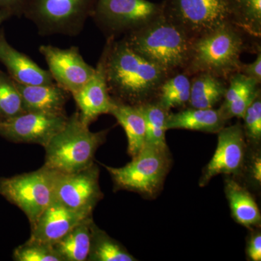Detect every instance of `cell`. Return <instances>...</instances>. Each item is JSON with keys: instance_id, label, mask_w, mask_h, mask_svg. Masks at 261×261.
Masks as SVG:
<instances>
[{"instance_id": "6da1fadb", "label": "cell", "mask_w": 261, "mask_h": 261, "mask_svg": "<svg viewBox=\"0 0 261 261\" xmlns=\"http://www.w3.org/2000/svg\"><path fill=\"white\" fill-rule=\"evenodd\" d=\"M106 75L111 97L126 104H142L158 93L168 73L134 51L124 39L110 37Z\"/></svg>"}, {"instance_id": "7a4b0ae2", "label": "cell", "mask_w": 261, "mask_h": 261, "mask_svg": "<svg viewBox=\"0 0 261 261\" xmlns=\"http://www.w3.org/2000/svg\"><path fill=\"white\" fill-rule=\"evenodd\" d=\"M134 51L167 73L186 67L192 39L166 15H160L123 38Z\"/></svg>"}, {"instance_id": "3957f363", "label": "cell", "mask_w": 261, "mask_h": 261, "mask_svg": "<svg viewBox=\"0 0 261 261\" xmlns=\"http://www.w3.org/2000/svg\"><path fill=\"white\" fill-rule=\"evenodd\" d=\"M108 133V130L91 132L76 111L44 147V166L61 173L76 172L89 167L94 163L96 152L106 142Z\"/></svg>"}, {"instance_id": "277c9868", "label": "cell", "mask_w": 261, "mask_h": 261, "mask_svg": "<svg viewBox=\"0 0 261 261\" xmlns=\"http://www.w3.org/2000/svg\"><path fill=\"white\" fill-rule=\"evenodd\" d=\"M243 49V39L238 29L233 24H226L192 40L187 71L230 78L240 72Z\"/></svg>"}, {"instance_id": "5b68a950", "label": "cell", "mask_w": 261, "mask_h": 261, "mask_svg": "<svg viewBox=\"0 0 261 261\" xmlns=\"http://www.w3.org/2000/svg\"><path fill=\"white\" fill-rule=\"evenodd\" d=\"M171 166L168 148L145 145L123 167L104 166L116 190L136 192L147 198L159 195Z\"/></svg>"}, {"instance_id": "8992f818", "label": "cell", "mask_w": 261, "mask_h": 261, "mask_svg": "<svg viewBox=\"0 0 261 261\" xmlns=\"http://www.w3.org/2000/svg\"><path fill=\"white\" fill-rule=\"evenodd\" d=\"M97 0H27L23 15L42 37H76L92 16Z\"/></svg>"}, {"instance_id": "52a82bcc", "label": "cell", "mask_w": 261, "mask_h": 261, "mask_svg": "<svg viewBox=\"0 0 261 261\" xmlns=\"http://www.w3.org/2000/svg\"><path fill=\"white\" fill-rule=\"evenodd\" d=\"M57 173L43 166L32 172L1 177L0 195L23 211L32 225L53 201Z\"/></svg>"}, {"instance_id": "ba28073f", "label": "cell", "mask_w": 261, "mask_h": 261, "mask_svg": "<svg viewBox=\"0 0 261 261\" xmlns=\"http://www.w3.org/2000/svg\"><path fill=\"white\" fill-rule=\"evenodd\" d=\"M170 20L181 27L190 39L233 24L231 0H173Z\"/></svg>"}, {"instance_id": "9c48e42d", "label": "cell", "mask_w": 261, "mask_h": 261, "mask_svg": "<svg viewBox=\"0 0 261 261\" xmlns=\"http://www.w3.org/2000/svg\"><path fill=\"white\" fill-rule=\"evenodd\" d=\"M160 15L159 7L147 0H97L91 17L113 37L137 30Z\"/></svg>"}, {"instance_id": "30bf717a", "label": "cell", "mask_w": 261, "mask_h": 261, "mask_svg": "<svg viewBox=\"0 0 261 261\" xmlns=\"http://www.w3.org/2000/svg\"><path fill=\"white\" fill-rule=\"evenodd\" d=\"M99 177V167L94 163L76 172H58L53 201L70 210L92 216L103 197Z\"/></svg>"}, {"instance_id": "8fae6325", "label": "cell", "mask_w": 261, "mask_h": 261, "mask_svg": "<svg viewBox=\"0 0 261 261\" xmlns=\"http://www.w3.org/2000/svg\"><path fill=\"white\" fill-rule=\"evenodd\" d=\"M68 118L66 113L25 112L0 122V136L14 143L35 144L44 148Z\"/></svg>"}, {"instance_id": "7c38bea8", "label": "cell", "mask_w": 261, "mask_h": 261, "mask_svg": "<svg viewBox=\"0 0 261 261\" xmlns=\"http://www.w3.org/2000/svg\"><path fill=\"white\" fill-rule=\"evenodd\" d=\"M39 50L47 62L55 82L71 95L82 89L94 74L95 68L86 63L78 47L61 49L53 45H41Z\"/></svg>"}, {"instance_id": "4fadbf2b", "label": "cell", "mask_w": 261, "mask_h": 261, "mask_svg": "<svg viewBox=\"0 0 261 261\" xmlns=\"http://www.w3.org/2000/svg\"><path fill=\"white\" fill-rule=\"evenodd\" d=\"M218 135L214 156L204 168L199 181L201 187L207 186L218 175H238L243 168L247 145L243 126L238 123L224 127Z\"/></svg>"}, {"instance_id": "5bb4252c", "label": "cell", "mask_w": 261, "mask_h": 261, "mask_svg": "<svg viewBox=\"0 0 261 261\" xmlns=\"http://www.w3.org/2000/svg\"><path fill=\"white\" fill-rule=\"evenodd\" d=\"M109 40L98 61L93 75L78 92L72 94L78 107L81 121L89 125L103 114H110L114 106V99L108 89L106 61Z\"/></svg>"}, {"instance_id": "9a60e30c", "label": "cell", "mask_w": 261, "mask_h": 261, "mask_svg": "<svg viewBox=\"0 0 261 261\" xmlns=\"http://www.w3.org/2000/svg\"><path fill=\"white\" fill-rule=\"evenodd\" d=\"M92 216L70 210L53 201L31 225L29 240L53 245L76 225Z\"/></svg>"}, {"instance_id": "2e32d148", "label": "cell", "mask_w": 261, "mask_h": 261, "mask_svg": "<svg viewBox=\"0 0 261 261\" xmlns=\"http://www.w3.org/2000/svg\"><path fill=\"white\" fill-rule=\"evenodd\" d=\"M0 62L17 83L44 85L55 82L49 70L43 69L32 58L10 45L3 29L0 31Z\"/></svg>"}, {"instance_id": "e0dca14e", "label": "cell", "mask_w": 261, "mask_h": 261, "mask_svg": "<svg viewBox=\"0 0 261 261\" xmlns=\"http://www.w3.org/2000/svg\"><path fill=\"white\" fill-rule=\"evenodd\" d=\"M15 84L25 112L66 113L65 108L70 94L56 82L44 85H25L17 82Z\"/></svg>"}, {"instance_id": "ac0fdd59", "label": "cell", "mask_w": 261, "mask_h": 261, "mask_svg": "<svg viewBox=\"0 0 261 261\" xmlns=\"http://www.w3.org/2000/svg\"><path fill=\"white\" fill-rule=\"evenodd\" d=\"M219 109L188 108L176 113H168L166 129H185L218 133L226 123Z\"/></svg>"}, {"instance_id": "d6986e66", "label": "cell", "mask_w": 261, "mask_h": 261, "mask_svg": "<svg viewBox=\"0 0 261 261\" xmlns=\"http://www.w3.org/2000/svg\"><path fill=\"white\" fill-rule=\"evenodd\" d=\"M224 192L233 220L245 227H258L261 214L258 205L250 192L232 178H226Z\"/></svg>"}, {"instance_id": "ffe728a7", "label": "cell", "mask_w": 261, "mask_h": 261, "mask_svg": "<svg viewBox=\"0 0 261 261\" xmlns=\"http://www.w3.org/2000/svg\"><path fill=\"white\" fill-rule=\"evenodd\" d=\"M114 101V106L110 114L115 117L126 132L128 153L130 157L134 158L145 145V118L137 105L126 104L116 99Z\"/></svg>"}, {"instance_id": "44dd1931", "label": "cell", "mask_w": 261, "mask_h": 261, "mask_svg": "<svg viewBox=\"0 0 261 261\" xmlns=\"http://www.w3.org/2000/svg\"><path fill=\"white\" fill-rule=\"evenodd\" d=\"M93 218H87L72 228L61 240L53 244L63 261H86L91 242V225Z\"/></svg>"}, {"instance_id": "7402d4cb", "label": "cell", "mask_w": 261, "mask_h": 261, "mask_svg": "<svg viewBox=\"0 0 261 261\" xmlns=\"http://www.w3.org/2000/svg\"><path fill=\"white\" fill-rule=\"evenodd\" d=\"M191 82L189 103L191 108L200 109L214 108L224 99L226 87L223 79L209 73H197Z\"/></svg>"}, {"instance_id": "603a6c76", "label": "cell", "mask_w": 261, "mask_h": 261, "mask_svg": "<svg viewBox=\"0 0 261 261\" xmlns=\"http://www.w3.org/2000/svg\"><path fill=\"white\" fill-rule=\"evenodd\" d=\"M124 246L98 227L91 225L90 249L87 261H136Z\"/></svg>"}, {"instance_id": "cb8c5ba5", "label": "cell", "mask_w": 261, "mask_h": 261, "mask_svg": "<svg viewBox=\"0 0 261 261\" xmlns=\"http://www.w3.org/2000/svg\"><path fill=\"white\" fill-rule=\"evenodd\" d=\"M145 118V145L168 148L166 123L168 113L158 102H146L137 105Z\"/></svg>"}, {"instance_id": "d4e9b609", "label": "cell", "mask_w": 261, "mask_h": 261, "mask_svg": "<svg viewBox=\"0 0 261 261\" xmlns=\"http://www.w3.org/2000/svg\"><path fill=\"white\" fill-rule=\"evenodd\" d=\"M191 81L185 73L166 79L159 87L158 103L166 111L171 108L182 107L189 103Z\"/></svg>"}, {"instance_id": "484cf974", "label": "cell", "mask_w": 261, "mask_h": 261, "mask_svg": "<svg viewBox=\"0 0 261 261\" xmlns=\"http://www.w3.org/2000/svg\"><path fill=\"white\" fill-rule=\"evenodd\" d=\"M233 25L255 37L261 35V0H231Z\"/></svg>"}, {"instance_id": "4316f807", "label": "cell", "mask_w": 261, "mask_h": 261, "mask_svg": "<svg viewBox=\"0 0 261 261\" xmlns=\"http://www.w3.org/2000/svg\"><path fill=\"white\" fill-rule=\"evenodd\" d=\"M25 113L15 81L0 70V116L3 120Z\"/></svg>"}, {"instance_id": "83f0119b", "label": "cell", "mask_w": 261, "mask_h": 261, "mask_svg": "<svg viewBox=\"0 0 261 261\" xmlns=\"http://www.w3.org/2000/svg\"><path fill=\"white\" fill-rule=\"evenodd\" d=\"M15 261H63L53 245L28 240L15 249Z\"/></svg>"}, {"instance_id": "f1b7e54d", "label": "cell", "mask_w": 261, "mask_h": 261, "mask_svg": "<svg viewBox=\"0 0 261 261\" xmlns=\"http://www.w3.org/2000/svg\"><path fill=\"white\" fill-rule=\"evenodd\" d=\"M229 87L226 89L224 102L221 108H225L231 102L258 90V83L240 73H233L229 78Z\"/></svg>"}, {"instance_id": "f546056e", "label": "cell", "mask_w": 261, "mask_h": 261, "mask_svg": "<svg viewBox=\"0 0 261 261\" xmlns=\"http://www.w3.org/2000/svg\"><path fill=\"white\" fill-rule=\"evenodd\" d=\"M243 118L245 138L248 139L252 143L258 145L261 140L260 92L247 108Z\"/></svg>"}, {"instance_id": "4dcf8cb0", "label": "cell", "mask_w": 261, "mask_h": 261, "mask_svg": "<svg viewBox=\"0 0 261 261\" xmlns=\"http://www.w3.org/2000/svg\"><path fill=\"white\" fill-rule=\"evenodd\" d=\"M247 256L252 261L261 260V233L255 231L252 233L246 247Z\"/></svg>"}, {"instance_id": "1f68e13d", "label": "cell", "mask_w": 261, "mask_h": 261, "mask_svg": "<svg viewBox=\"0 0 261 261\" xmlns=\"http://www.w3.org/2000/svg\"><path fill=\"white\" fill-rule=\"evenodd\" d=\"M240 72L249 78L256 81L257 83L260 84L261 82V53H258L256 59L253 63L242 65Z\"/></svg>"}, {"instance_id": "d6a6232c", "label": "cell", "mask_w": 261, "mask_h": 261, "mask_svg": "<svg viewBox=\"0 0 261 261\" xmlns=\"http://www.w3.org/2000/svg\"><path fill=\"white\" fill-rule=\"evenodd\" d=\"M27 0H0V8H5L13 12V15L21 16Z\"/></svg>"}, {"instance_id": "836d02e7", "label": "cell", "mask_w": 261, "mask_h": 261, "mask_svg": "<svg viewBox=\"0 0 261 261\" xmlns=\"http://www.w3.org/2000/svg\"><path fill=\"white\" fill-rule=\"evenodd\" d=\"M252 177L257 183L261 181V159L260 156H256L252 161L251 166Z\"/></svg>"}, {"instance_id": "e575fe53", "label": "cell", "mask_w": 261, "mask_h": 261, "mask_svg": "<svg viewBox=\"0 0 261 261\" xmlns=\"http://www.w3.org/2000/svg\"><path fill=\"white\" fill-rule=\"evenodd\" d=\"M13 13L11 10L8 9H5V8H0V25L5 20L9 19L10 17L13 16Z\"/></svg>"}, {"instance_id": "d590c367", "label": "cell", "mask_w": 261, "mask_h": 261, "mask_svg": "<svg viewBox=\"0 0 261 261\" xmlns=\"http://www.w3.org/2000/svg\"><path fill=\"white\" fill-rule=\"evenodd\" d=\"M2 121H3V118H2L1 116H0V122H1Z\"/></svg>"}]
</instances>
